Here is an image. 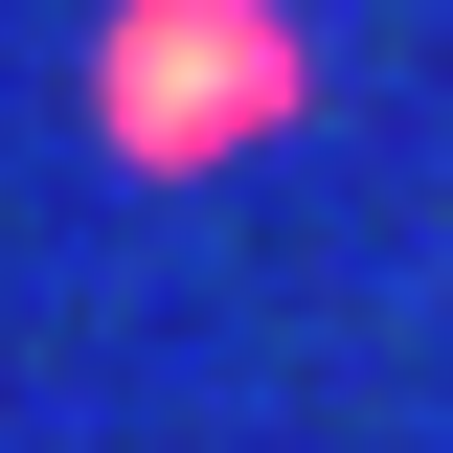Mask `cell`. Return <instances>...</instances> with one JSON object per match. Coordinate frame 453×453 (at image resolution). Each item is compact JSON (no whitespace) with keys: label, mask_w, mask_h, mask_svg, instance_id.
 I'll return each instance as SVG.
<instances>
[{"label":"cell","mask_w":453,"mask_h":453,"mask_svg":"<svg viewBox=\"0 0 453 453\" xmlns=\"http://www.w3.org/2000/svg\"><path fill=\"white\" fill-rule=\"evenodd\" d=\"M113 91H136V136H204V113L273 91V46H250L226 0H181V23H136V46H113Z\"/></svg>","instance_id":"1"}]
</instances>
